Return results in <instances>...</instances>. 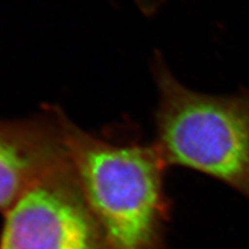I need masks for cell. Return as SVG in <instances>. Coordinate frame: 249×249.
I'll return each mask as SVG.
<instances>
[{
    "label": "cell",
    "instance_id": "6da1fadb",
    "mask_svg": "<svg viewBox=\"0 0 249 249\" xmlns=\"http://www.w3.org/2000/svg\"><path fill=\"white\" fill-rule=\"evenodd\" d=\"M71 165L107 249H167V165L155 143L86 132L65 114Z\"/></svg>",
    "mask_w": 249,
    "mask_h": 249
},
{
    "label": "cell",
    "instance_id": "7a4b0ae2",
    "mask_svg": "<svg viewBox=\"0 0 249 249\" xmlns=\"http://www.w3.org/2000/svg\"><path fill=\"white\" fill-rule=\"evenodd\" d=\"M155 144L167 166L219 180L249 200V91L208 95L188 89L156 55Z\"/></svg>",
    "mask_w": 249,
    "mask_h": 249
},
{
    "label": "cell",
    "instance_id": "3957f363",
    "mask_svg": "<svg viewBox=\"0 0 249 249\" xmlns=\"http://www.w3.org/2000/svg\"><path fill=\"white\" fill-rule=\"evenodd\" d=\"M0 249H107L71 158L5 211Z\"/></svg>",
    "mask_w": 249,
    "mask_h": 249
},
{
    "label": "cell",
    "instance_id": "277c9868",
    "mask_svg": "<svg viewBox=\"0 0 249 249\" xmlns=\"http://www.w3.org/2000/svg\"><path fill=\"white\" fill-rule=\"evenodd\" d=\"M65 113L45 107L36 116L0 120V210L7 211L27 189L70 158Z\"/></svg>",
    "mask_w": 249,
    "mask_h": 249
},
{
    "label": "cell",
    "instance_id": "5b68a950",
    "mask_svg": "<svg viewBox=\"0 0 249 249\" xmlns=\"http://www.w3.org/2000/svg\"><path fill=\"white\" fill-rule=\"evenodd\" d=\"M139 2H142V4H154V2L160 1V0H138Z\"/></svg>",
    "mask_w": 249,
    "mask_h": 249
}]
</instances>
